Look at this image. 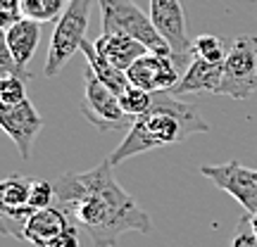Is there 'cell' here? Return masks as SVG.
<instances>
[{
    "instance_id": "cell-1",
    "label": "cell",
    "mask_w": 257,
    "mask_h": 247,
    "mask_svg": "<svg viewBox=\"0 0 257 247\" xmlns=\"http://www.w3.org/2000/svg\"><path fill=\"white\" fill-rule=\"evenodd\" d=\"M57 207L83 230L93 247H114L124 233H153V219L114 178V166L105 157L88 171H72L55 181Z\"/></svg>"
},
{
    "instance_id": "cell-2",
    "label": "cell",
    "mask_w": 257,
    "mask_h": 247,
    "mask_svg": "<svg viewBox=\"0 0 257 247\" xmlns=\"http://www.w3.org/2000/svg\"><path fill=\"white\" fill-rule=\"evenodd\" d=\"M198 133H210V124L200 117L195 105L181 102L172 93H155L153 107L131 124L124 140L112 150L110 162L117 166L131 157L184 143Z\"/></svg>"
},
{
    "instance_id": "cell-3",
    "label": "cell",
    "mask_w": 257,
    "mask_h": 247,
    "mask_svg": "<svg viewBox=\"0 0 257 247\" xmlns=\"http://www.w3.org/2000/svg\"><path fill=\"white\" fill-rule=\"evenodd\" d=\"M93 3H98V0H69V5L60 15L57 27L50 36L43 76L48 79L57 76L64 69V64L76 53H81V46L86 43V34H88Z\"/></svg>"
},
{
    "instance_id": "cell-4",
    "label": "cell",
    "mask_w": 257,
    "mask_h": 247,
    "mask_svg": "<svg viewBox=\"0 0 257 247\" xmlns=\"http://www.w3.org/2000/svg\"><path fill=\"white\" fill-rule=\"evenodd\" d=\"M98 8L102 34H126L143 43L150 53L174 57L169 43L160 36L150 15H146L134 0H98Z\"/></svg>"
},
{
    "instance_id": "cell-5",
    "label": "cell",
    "mask_w": 257,
    "mask_h": 247,
    "mask_svg": "<svg viewBox=\"0 0 257 247\" xmlns=\"http://www.w3.org/2000/svg\"><path fill=\"white\" fill-rule=\"evenodd\" d=\"M221 69L224 76L219 95L248 100L252 93H257V36L240 34L233 38Z\"/></svg>"
},
{
    "instance_id": "cell-6",
    "label": "cell",
    "mask_w": 257,
    "mask_h": 247,
    "mask_svg": "<svg viewBox=\"0 0 257 247\" xmlns=\"http://www.w3.org/2000/svg\"><path fill=\"white\" fill-rule=\"evenodd\" d=\"M81 114L86 117V121L93 124L100 133L121 131V128L128 131L131 124H134V121L126 117V112L121 110L119 95L112 91V88H107V86L93 74L91 67H86V72H83Z\"/></svg>"
},
{
    "instance_id": "cell-7",
    "label": "cell",
    "mask_w": 257,
    "mask_h": 247,
    "mask_svg": "<svg viewBox=\"0 0 257 247\" xmlns=\"http://www.w3.org/2000/svg\"><path fill=\"white\" fill-rule=\"evenodd\" d=\"M150 19L160 36L165 38L179 69H188L193 62V41L188 38V27H186V12L181 0H150Z\"/></svg>"
},
{
    "instance_id": "cell-8",
    "label": "cell",
    "mask_w": 257,
    "mask_h": 247,
    "mask_svg": "<svg viewBox=\"0 0 257 247\" xmlns=\"http://www.w3.org/2000/svg\"><path fill=\"white\" fill-rule=\"evenodd\" d=\"M200 174L219 190L231 195L245 209V214H257V169L243 166L233 159L224 164H202Z\"/></svg>"
},
{
    "instance_id": "cell-9",
    "label": "cell",
    "mask_w": 257,
    "mask_h": 247,
    "mask_svg": "<svg viewBox=\"0 0 257 247\" xmlns=\"http://www.w3.org/2000/svg\"><path fill=\"white\" fill-rule=\"evenodd\" d=\"M181 69L174 62V57L146 53L126 69V79L131 86H136L146 93H172L174 86L181 81Z\"/></svg>"
},
{
    "instance_id": "cell-10",
    "label": "cell",
    "mask_w": 257,
    "mask_h": 247,
    "mask_svg": "<svg viewBox=\"0 0 257 247\" xmlns=\"http://www.w3.org/2000/svg\"><path fill=\"white\" fill-rule=\"evenodd\" d=\"M0 126L17 145L22 159H31L34 140L43 131V117L31 105V100H24L19 105H12V107L0 105Z\"/></svg>"
},
{
    "instance_id": "cell-11",
    "label": "cell",
    "mask_w": 257,
    "mask_h": 247,
    "mask_svg": "<svg viewBox=\"0 0 257 247\" xmlns=\"http://www.w3.org/2000/svg\"><path fill=\"white\" fill-rule=\"evenodd\" d=\"M69 226H74L72 219L57 204L48 207V209H38L29 216L27 226H24V242L34 247H48Z\"/></svg>"
},
{
    "instance_id": "cell-12",
    "label": "cell",
    "mask_w": 257,
    "mask_h": 247,
    "mask_svg": "<svg viewBox=\"0 0 257 247\" xmlns=\"http://www.w3.org/2000/svg\"><path fill=\"white\" fill-rule=\"evenodd\" d=\"M221 76H224L221 64H210V62H205V60L193 57V62L188 64V69L181 74V81L174 86L172 95H188V93L219 95Z\"/></svg>"
},
{
    "instance_id": "cell-13",
    "label": "cell",
    "mask_w": 257,
    "mask_h": 247,
    "mask_svg": "<svg viewBox=\"0 0 257 247\" xmlns=\"http://www.w3.org/2000/svg\"><path fill=\"white\" fill-rule=\"evenodd\" d=\"M93 46L98 50V55H102L121 72H126L138 57L150 53L143 43H138L136 38L126 36V34H100V38L93 41Z\"/></svg>"
},
{
    "instance_id": "cell-14",
    "label": "cell",
    "mask_w": 257,
    "mask_h": 247,
    "mask_svg": "<svg viewBox=\"0 0 257 247\" xmlns=\"http://www.w3.org/2000/svg\"><path fill=\"white\" fill-rule=\"evenodd\" d=\"M3 41L8 43L10 53L19 64L22 72H29V62L36 53L38 43H41V24L31 22V19H19L17 24L3 31Z\"/></svg>"
},
{
    "instance_id": "cell-15",
    "label": "cell",
    "mask_w": 257,
    "mask_h": 247,
    "mask_svg": "<svg viewBox=\"0 0 257 247\" xmlns=\"http://www.w3.org/2000/svg\"><path fill=\"white\" fill-rule=\"evenodd\" d=\"M81 55L86 57V62H88V67L93 69V74H95V76H98L107 88H112L117 95H119V93L128 86L126 72L117 69L112 62H107L102 55H98V50H95V46H93V41L86 38V43L81 46Z\"/></svg>"
},
{
    "instance_id": "cell-16",
    "label": "cell",
    "mask_w": 257,
    "mask_h": 247,
    "mask_svg": "<svg viewBox=\"0 0 257 247\" xmlns=\"http://www.w3.org/2000/svg\"><path fill=\"white\" fill-rule=\"evenodd\" d=\"M34 178L12 174L0 183V209H27ZM31 209V207H29Z\"/></svg>"
},
{
    "instance_id": "cell-17",
    "label": "cell",
    "mask_w": 257,
    "mask_h": 247,
    "mask_svg": "<svg viewBox=\"0 0 257 247\" xmlns=\"http://www.w3.org/2000/svg\"><path fill=\"white\" fill-rule=\"evenodd\" d=\"M229 46L221 36H212V34H202L193 41V57L205 60L210 64H224L226 55H229Z\"/></svg>"
},
{
    "instance_id": "cell-18",
    "label": "cell",
    "mask_w": 257,
    "mask_h": 247,
    "mask_svg": "<svg viewBox=\"0 0 257 247\" xmlns=\"http://www.w3.org/2000/svg\"><path fill=\"white\" fill-rule=\"evenodd\" d=\"M153 100H155V95H153V93L141 91V88L131 86V83H128L126 88L119 93L121 110L126 112V117L131 121H136L141 114H146V112L153 107Z\"/></svg>"
},
{
    "instance_id": "cell-19",
    "label": "cell",
    "mask_w": 257,
    "mask_h": 247,
    "mask_svg": "<svg viewBox=\"0 0 257 247\" xmlns=\"http://www.w3.org/2000/svg\"><path fill=\"white\" fill-rule=\"evenodd\" d=\"M64 12L62 5H57L53 0H22V17L31 22H55Z\"/></svg>"
},
{
    "instance_id": "cell-20",
    "label": "cell",
    "mask_w": 257,
    "mask_h": 247,
    "mask_svg": "<svg viewBox=\"0 0 257 247\" xmlns=\"http://www.w3.org/2000/svg\"><path fill=\"white\" fill-rule=\"evenodd\" d=\"M24 83L27 81L19 79V76H0V105L12 107V105H19V102L29 100Z\"/></svg>"
},
{
    "instance_id": "cell-21",
    "label": "cell",
    "mask_w": 257,
    "mask_h": 247,
    "mask_svg": "<svg viewBox=\"0 0 257 247\" xmlns=\"http://www.w3.org/2000/svg\"><path fill=\"white\" fill-rule=\"evenodd\" d=\"M55 200H57L55 183L34 178V183H31V195H29V207H31L34 211L48 209V207H53V204H55Z\"/></svg>"
},
{
    "instance_id": "cell-22",
    "label": "cell",
    "mask_w": 257,
    "mask_h": 247,
    "mask_svg": "<svg viewBox=\"0 0 257 247\" xmlns=\"http://www.w3.org/2000/svg\"><path fill=\"white\" fill-rule=\"evenodd\" d=\"M231 247H257V235L250 223V214L240 216L238 226L233 230V238H231Z\"/></svg>"
},
{
    "instance_id": "cell-23",
    "label": "cell",
    "mask_w": 257,
    "mask_h": 247,
    "mask_svg": "<svg viewBox=\"0 0 257 247\" xmlns=\"http://www.w3.org/2000/svg\"><path fill=\"white\" fill-rule=\"evenodd\" d=\"M22 17V0H0V27L3 31L17 24Z\"/></svg>"
},
{
    "instance_id": "cell-24",
    "label": "cell",
    "mask_w": 257,
    "mask_h": 247,
    "mask_svg": "<svg viewBox=\"0 0 257 247\" xmlns=\"http://www.w3.org/2000/svg\"><path fill=\"white\" fill-rule=\"evenodd\" d=\"M48 247H81V242H79V228H76V226H69V228L64 230V233H60Z\"/></svg>"
},
{
    "instance_id": "cell-25",
    "label": "cell",
    "mask_w": 257,
    "mask_h": 247,
    "mask_svg": "<svg viewBox=\"0 0 257 247\" xmlns=\"http://www.w3.org/2000/svg\"><path fill=\"white\" fill-rule=\"evenodd\" d=\"M250 223H252V230H255V235H257V214L250 216Z\"/></svg>"
},
{
    "instance_id": "cell-26",
    "label": "cell",
    "mask_w": 257,
    "mask_h": 247,
    "mask_svg": "<svg viewBox=\"0 0 257 247\" xmlns=\"http://www.w3.org/2000/svg\"><path fill=\"white\" fill-rule=\"evenodd\" d=\"M53 3H57V5H62V8H67V5H69V0H53Z\"/></svg>"
}]
</instances>
